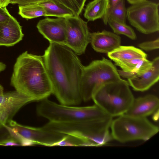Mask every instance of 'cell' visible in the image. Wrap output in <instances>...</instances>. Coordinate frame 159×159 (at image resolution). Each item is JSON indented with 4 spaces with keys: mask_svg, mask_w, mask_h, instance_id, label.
Wrapping results in <instances>:
<instances>
[{
    "mask_svg": "<svg viewBox=\"0 0 159 159\" xmlns=\"http://www.w3.org/2000/svg\"><path fill=\"white\" fill-rule=\"evenodd\" d=\"M114 33L123 34L132 40L136 38V34L133 29L126 24H123L108 19L107 21Z\"/></svg>",
    "mask_w": 159,
    "mask_h": 159,
    "instance_id": "603a6c76",
    "label": "cell"
},
{
    "mask_svg": "<svg viewBox=\"0 0 159 159\" xmlns=\"http://www.w3.org/2000/svg\"><path fill=\"white\" fill-rule=\"evenodd\" d=\"M152 61L151 67L143 72L128 79L129 84L134 90L144 91L158 81L159 79V57Z\"/></svg>",
    "mask_w": 159,
    "mask_h": 159,
    "instance_id": "7c38bea8",
    "label": "cell"
},
{
    "mask_svg": "<svg viewBox=\"0 0 159 159\" xmlns=\"http://www.w3.org/2000/svg\"><path fill=\"white\" fill-rule=\"evenodd\" d=\"M24 36L22 27L12 16L9 20L0 23V46H14L21 41Z\"/></svg>",
    "mask_w": 159,
    "mask_h": 159,
    "instance_id": "9a60e30c",
    "label": "cell"
},
{
    "mask_svg": "<svg viewBox=\"0 0 159 159\" xmlns=\"http://www.w3.org/2000/svg\"><path fill=\"white\" fill-rule=\"evenodd\" d=\"M112 120L110 126L113 139L121 143L147 141L156 134L159 128L146 117H138L126 114Z\"/></svg>",
    "mask_w": 159,
    "mask_h": 159,
    "instance_id": "52a82bcc",
    "label": "cell"
},
{
    "mask_svg": "<svg viewBox=\"0 0 159 159\" xmlns=\"http://www.w3.org/2000/svg\"><path fill=\"white\" fill-rule=\"evenodd\" d=\"M71 10L74 15L78 16L82 13L86 0H55Z\"/></svg>",
    "mask_w": 159,
    "mask_h": 159,
    "instance_id": "cb8c5ba5",
    "label": "cell"
},
{
    "mask_svg": "<svg viewBox=\"0 0 159 159\" xmlns=\"http://www.w3.org/2000/svg\"><path fill=\"white\" fill-rule=\"evenodd\" d=\"M18 14L27 19L45 16L43 8L39 4L19 6Z\"/></svg>",
    "mask_w": 159,
    "mask_h": 159,
    "instance_id": "44dd1931",
    "label": "cell"
},
{
    "mask_svg": "<svg viewBox=\"0 0 159 159\" xmlns=\"http://www.w3.org/2000/svg\"><path fill=\"white\" fill-rule=\"evenodd\" d=\"M35 101L34 99L16 90L0 94V109L14 116L23 106Z\"/></svg>",
    "mask_w": 159,
    "mask_h": 159,
    "instance_id": "2e32d148",
    "label": "cell"
},
{
    "mask_svg": "<svg viewBox=\"0 0 159 159\" xmlns=\"http://www.w3.org/2000/svg\"><path fill=\"white\" fill-rule=\"evenodd\" d=\"M159 100L156 96L149 94L134 98L125 114L138 117H146L158 110Z\"/></svg>",
    "mask_w": 159,
    "mask_h": 159,
    "instance_id": "5bb4252c",
    "label": "cell"
},
{
    "mask_svg": "<svg viewBox=\"0 0 159 159\" xmlns=\"http://www.w3.org/2000/svg\"><path fill=\"white\" fill-rule=\"evenodd\" d=\"M90 36L92 47L97 52L108 54L120 46V37L110 31L91 33Z\"/></svg>",
    "mask_w": 159,
    "mask_h": 159,
    "instance_id": "4fadbf2b",
    "label": "cell"
},
{
    "mask_svg": "<svg viewBox=\"0 0 159 159\" xmlns=\"http://www.w3.org/2000/svg\"><path fill=\"white\" fill-rule=\"evenodd\" d=\"M36 112L38 116L55 122H75L111 116L95 104L77 107L59 104L48 98L40 101Z\"/></svg>",
    "mask_w": 159,
    "mask_h": 159,
    "instance_id": "5b68a950",
    "label": "cell"
},
{
    "mask_svg": "<svg viewBox=\"0 0 159 159\" xmlns=\"http://www.w3.org/2000/svg\"><path fill=\"white\" fill-rule=\"evenodd\" d=\"M159 38L152 41H147L140 43L139 47L146 51H151L159 48Z\"/></svg>",
    "mask_w": 159,
    "mask_h": 159,
    "instance_id": "d4e9b609",
    "label": "cell"
},
{
    "mask_svg": "<svg viewBox=\"0 0 159 159\" xmlns=\"http://www.w3.org/2000/svg\"><path fill=\"white\" fill-rule=\"evenodd\" d=\"M20 139L9 125L6 124L0 125V145L21 146Z\"/></svg>",
    "mask_w": 159,
    "mask_h": 159,
    "instance_id": "ffe728a7",
    "label": "cell"
},
{
    "mask_svg": "<svg viewBox=\"0 0 159 159\" xmlns=\"http://www.w3.org/2000/svg\"><path fill=\"white\" fill-rule=\"evenodd\" d=\"M159 3L146 0L127 9V18L140 32L149 34L159 30Z\"/></svg>",
    "mask_w": 159,
    "mask_h": 159,
    "instance_id": "ba28073f",
    "label": "cell"
},
{
    "mask_svg": "<svg viewBox=\"0 0 159 159\" xmlns=\"http://www.w3.org/2000/svg\"><path fill=\"white\" fill-rule=\"evenodd\" d=\"M129 4L132 5L139 3L147 0H126Z\"/></svg>",
    "mask_w": 159,
    "mask_h": 159,
    "instance_id": "f546056e",
    "label": "cell"
},
{
    "mask_svg": "<svg viewBox=\"0 0 159 159\" xmlns=\"http://www.w3.org/2000/svg\"><path fill=\"white\" fill-rule=\"evenodd\" d=\"M107 55L108 57L114 62L147 57L145 53L133 46H120Z\"/></svg>",
    "mask_w": 159,
    "mask_h": 159,
    "instance_id": "e0dca14e",
    "label": "cell"
},
{
    "mask_svg": "<svg viewBox=\"0 0 159 159\" xmlns=\"http://www.w3.org/2000/svg\"><path fill=\"white\" fill-rule=\"evenodd\" d=\"M112 117L71 122H49L43 127L45 129L69 135L82 141L84 146H100L112 139L109 131Z\"/></svg>",
    "mask_w": 159,
    "mask_h": 159,
    "instance_id": "3957f363",
    "label": "cell"
},
{
    "mask_svg": "<svg viewBox=\"0 0 159 159\" xmlns=\"http://www.w3.org/2000/svg\"><path fill=\"white\" fill-rule=\"evenodd\" d=\"M129 86L122 79L105 83L95 91L92 99L112 117L118 116L127 112L134 99Z\"/></svg>",
    "mask_w": 159,
    "mask_h": 159,
    "instance_id": "277c9868",
    "label": "cell"
},
{
    "mask_svg": "<svg viewBox=\"0 0 159 159\" xmlns=\"http://www.w3.org/2000/svg\"><path fill=\"white\" fill-rule=\"evenodd\" d=\"M39 4L44 10L45 16H53L66 18L74 15L71 10L55 0H45Z\"/></svg>",
    "mask_w": 159,
    "mask_h": 159,
    "instance_id": "ac0fdd59",
    "label": "cell"
},
{
    "mask_svg": "<svg viewBox=\"0 0 159 159\" xmlns=\"http://www.w3.org/2000/svg\"><path fill=\"white\" fill-rule=\"evenodd\" d=\"M126 18L127 11L125 7V0H119L112 10L109 16L108 20L126 24Z\"/></svg>",
    "mask_w": 159,
    "mask_h": 159,
    "instance_id": "7402d4cb",
    "label": "cell"
},
{
    "mask_svg": "<svg viewBox=\"0 0 159 159\" xmlns=\"http://www.w3.org/2000/svg\"><path fill=\"white\" fill-rule=\"evenodd\" d=\"M66 45L50 43L43 56L52 87L60 104L76 106L83 101L80 83L84 66Z\"/></svg>",
    "mask_w": 159,
    "mask_h": 159,
    "instance_id": "6da1fadb",
    "label": "cell"
},
{
    "mask_svg": "<svg viewBox=\"0 0 159 159\" xmlns=\"http://www.w3.org/2000/svg\"><path fill=\"white\" fill-rule=\"evenodd\" d=\"M66 35L65 45L77 55L84 53L90 42L91 33L87 22L79 16L74 15L65 18Z\"/></svg>",
    "mask_w": 159,
    "mask_h": 159,
    "instance_id": "9c48e42d",
    "label": "cell"
},
{
    "mask_svg": "<svg viewBox=\"0 0 159 159\" xmlns=\"http://www.w3.org/2000/svg\"><path fill=\"white\" fill-rule=\"evenodd\" d=\"M6 65L2 62H0V72L4 71L6 68Z\"/></svg>",
    "mask_w": 159,
    "mask_h": 159,
    "instance_id": "4dcf8cb0",
    "label": "cell"
},
{
    "mask_svg": "<svg viewBox=\"0 0 159 159\" xmlns=\"http://www.w3.org/2000/svg\"><path fill=\"white\" fill-rule=\"evenodd\" d=\"M3 88L2 86L0 84V94L3 93Z\"/></svg>",
    "mask_w": 159,
    "mask_h": 159,
    "instance_id": "1f68e13d",
    "label": "cell"
},
{
    "mask_svg": "<svg viewBox=\"0 0 159 159\" xmlns=\"http://www.w3.org/2000/svg\"><path fill=\"white\" fill-rule=\"evenodd\" d=\"M45 0H10V3L17 4L18 6L39 4Z\"/></svg>",
    "mask_w": 159,
    "mask_h": 159,
    "instance_id": "4316f807",
    "label": "cell"
},
{
    "mask_svg": "<svg viewBox=\"0 0 159 159\" xmlns=\"http://www.w3.org/2000/svg\"><path fill=\"white\" fill-rule=\"evenodd\" d=\"M116 66L109 60L103 58L92 61L84 66L80 83L83 101L92 99L95 91L102 84L121 80Z\"/></svg>",
    "mask_w": 159,
    "mask_h": 159,
    "instance_id": "8992f818",
    "label": "cell"
},
{
    "mask_svg": "<svg viewBox=\"0 0 159 159\" xmlns=\"http://www.w3.org/2000/svg\"><path fill=\"white\" fill-rule=\"evenodd\" d=\"M12 16L9 13L6 7H0V23L9 20Z\"/></svg>",
    "mask_w": 159,
    "mask_h": 159,
    "instance_id": "83f0119b",
    "label": "cell"
},
{
    "mask_svg": "<svg viewBox=\"0 0 159 159\" xmlns=\"http://www.w3.org/2000/svg\"><path fill=\"white\" fill-rule=\"evenodd\" d=\"M10 0H0V7H4L10 3Z\"/></svg>",
    "mask_w": 159,
    "mask_h": 159,
    "instance_id": "f1b7e54d",
    "label": "cell"
},
{
    "mask_svg": "<svg viewBox=\"0 0 159 159\" xmlns=\"http://www.w3.org/2000/svg\"><path fill=\"white\" fill-rule=\"evenodd\" d=\"M119 0H107V9L105 14L103 18V21L105 25L107 24L109 16L113 8Z\"/></svg>",
    "mask_w": 159,
    "mask_h": 159,
    "instance_id": "484cf974",
    "label": "cell"
},
{
    "mask_svg": "<svg viewBox=\"0 0 159 159\" xmlns=\"http://www.w3.org/2000/svg\"><path fill=\"white\" fill-rule=\"evenodd\" d=\"M15 90L40 101L52 94V87L43 56L26 51L17 58L11 79Z\"/></svg>",
    "mask_w": 159,
    "mask_h": 159,
    "instance_id": "7a4b0ae2",
    "label": "cell"
},
{
    "mask_svg": "<svg viewBox=\"0 0 159 159\" xmlns=\"http://www.w3.org/2000/svg\"><path fill=\"white\" fill-rule=\"evenodd\" d=\"M107 0H93L86 6L84 16L88 21L103 18L107 9Z\"/></svg>",
    "mask_w": 159,
    "mask_h": 159,
    "instance_id": "d6986e66",
    "label": "cell"
},
{
    "mask_svg": "<svg viewBox=\"0 0 159 159\" xmlns=\"http://www.w3.org/2000/svg\"><path fill=\"white\" fill-rule=\"evenodd\" d=\"M36 27L49 43L65 45L66 35L65 18L46 17L40 20Z\"/></svg>",
    "mask_w": 159,
    "mask_h": 159,
    "instance_id": "8fae6325",
    "label": "cell"
},
{
    "mask_svg": "<svg viewBox=\"0 0 159 159\" xmlns=\"http://www.w3.org/2000/svg\"><path fill=\"white\" fill-rule=\"evenodd\" d=\"M7 124L17 135L34 145L53 146L66 135L47 130L43 127L37 128L22 125L12 120Z\"/></svg>",
    "mask_w": 159,
    "mask_h": 159,
    "instance_id": "30bf717a",
    "label": "cell"
}]
</instances>
